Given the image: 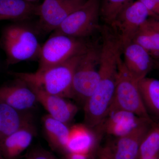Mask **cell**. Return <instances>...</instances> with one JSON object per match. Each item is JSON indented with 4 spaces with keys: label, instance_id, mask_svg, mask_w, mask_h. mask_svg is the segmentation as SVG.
<instances>
[{
    "label": "cell",
    "instance_id": "obj_1",
    "mask_svg": "<svg viewBox=\"0 0 159 159\" xmlns=\"http://www.w3.org/2000/svg\"><path fill=\"white\" fill-rule=\"evenodd\" d=\"M83 54L43 71H36L34 73L9 72V74L14 78L21 80L49 94L72 99L74 72Z\"/></svg>",
    "mask_w": 159,
    "mask_h": 159
},
{
    "label": "cell",
    "instance_id": "obj_2",
    "mask_svg": "<svg viewBox=\"0 0 159 159\" xmlns=\"http://www.w3.org/2000/svg\"><path fill=\"white\" fill-rule=\"evenodd\" d=\"M0 46L6 54V65L9 66L38 60L42 46L33 30L22 24L14 23L3 29Z\"/></svg>",
    "mask_w": 159,
    "mask_h": 159
},
{
    "label": "cell",
    "instance_id": "obj_3",
    "mask_svg": "<svg viewBox=\"0 0 159 159\" xmlns=\"http://www.w3.org/2000/svg\"><path fill=\"white\" fill-rule=\"evenodd\" d=\"M86 39L53 33L41 46L37 71L60 64L85 53L93 43Z\"/></svg>",
    "mask_w": 159,
    "mask_h": 159
},
{
    "label": "cell",
    "instance_id": "obj_4",
    "mask_svg": "<svg viewBox=\"0 0 159 159\" xmlns=\"http://www.w3.org/2000/svg\"><path fill=\"white\" fill-rule=\"evenodd\" d=\"M139 82L127 70L120 57L113 100L109 112L118 110L127 111L152 121L142 100Z\"/></svg>",
    "mask_w": 159,
    "mask_h": 159
},
{
    "label": "cell",
    "instance_id": "obj_5",
    "mask_svg": "<svg viewBox=\"0 0 159 159\" xmlns=\"http://www.w3.org/2000/svg\"><path fill=\"white\" fill-rule=\"evenodd\" d=\"M100 46L92 43L80 59L73 77L72 99L83 105L93 95L99 84Z\"/></svg>",
    "mask_w": 159,
    "mask_h": 159
},
{
    "label": "cell",
    "instance_id": "obj_6",
    "mask_svg": "<svg viewBox=\"0 0 159 159\" xmlns=\"http://www.w3.org/2000/svg\"><path fill=\"white\" fill-rule=\"evenodd\" d=\"M100 0H86L71 13L54 33L86 39L100 31Z\"/></svg>",
    "mask_w": 159,
    "mask_h": 159
},
{
    "label": "cell",
    "instance_id": "obj_7",
    "mask_svg": "<svg viewBox=\"0 0 159 159\" xmlns=\"http://www.w3.org/2000/svg\"><path fill=\"white\" fill-rule=\"evenodd\" d=\"M153 16L139 0L134 1L124 8L109 27L119 39L123 49L133 42L141 26Z\"/></svg>",
    "mask_w": 159,
    "mask_h": 159
},
{
    "label": "cell",
    "instance_id": "obj_8",
    "mask_svg": "<svg viewBox=\"0 0 159 159\" xmlns=\"http://www.w3.org/2000/svg\"><path fill=\"white\" fill-rule=\"evenodd\" d=\"M86 0H44L39 6L37 27L44 33L54 31Z\"/></svg>",
    "mask_w": 159,
    "mask_h": 159
},
{
    "label": "cell",
    "instance_id": "obj_9",
    "mask_svg": "<svg viewBox=\"0 0 159 159\" xmlns=\"http://www.w3.org/2000/svg\"><path fill=\"white\" fill-rule=\"evenodd\" d=\"M38 102L34 91L21 80L15 78L13 81L0 86V103L18 110L31 112Z\"/></svg>",
    "mask_w": 159,
    "mask_h": 159
},
{
    "label": "cell",
    "instance_id": "obj_10",
    "mask_svg": "<svg viewBox=\"0 0 159 159\" xmlns=\"http://www.w3.org/2000/svg\"><path fill=\"white\" fill-rule=\"evenodd\" d=\"M153 122H144L123 136L116 138L111 147H106L112 159L139 158L142 140L152 125Z\"/></svg>",
    "mask_w": 159,
    "mask_h": 159
},
{
    "label": "cell",
    "instance_id": "obj_11",
    "mask_svg": "<svg viewBox=\"0 0 159 159\" xmlns=\"http://www.w3.org/2000/svg\"><path fill=\"white\" fill-rule=\"evenodd\" d=\"M27 84L34 91L38 102L44 107L49 116L67 124L72 122L78 111L76 104L66 98L49 94L37 87Z\"/></svg>",
    "mask_w": 159,
    "mask_h": 159
},
{
    "label": "cell",
    "instance_id": "obj_12",
    "mask_svg": "<svg viewBox=\"0 0 159 159\" xmlns=\"http://www.w3.org/2000/svg\"><path fill=\"white\" fill-rule=\"evenodd\" d=\"M123 63L131 75L138 81L146 77L157 61L137 43H131L122 50Z\"/></svg>",
    "mask_w": 159,
    "mask_h": 159
},
{
    "label": "cell",
    "instance_id": "obj_13",
    "mask_svg": "<svg viewBox=\"0 0 159 159\" xmlns=\"http://www.w3.org/2000/svg\"><path fill=\"white\" fill-rule=\"evenodd\" d=\"M148 121L127 111H110L105 119L97 128L116 138L125 136L140 125Z\"/></svg>",
    "mask_w": 159,
    "mask_h": 159
},
{
    "label": "cell",
    "instance_id": "obj_14",
    "mask_svg": "<svg viewBox=\"0 0 159 159\" xmlns=\"http://www.w3.org/2000/svg\"><path fill=\"white\" fill-rule=\"evenodd\" d=\"M36 134L34 125L20 129L0 142V156L3 159H15L31 145Z\"/></svg>",
    "mask_w": 159,
    "mask_h": 159
},
{
    "label": "cell",
    "instance_id": "obj_15",
    "mask_svg": "<svg viewBox=\"0 0 159 159\" xmlns=\"http://www.w3.org/2000/svg\"><path fill=\"white\" fill-rule=\"evenodd\" d=\"M32 125L34 119L31 112L18 110L0 103V142L17 130Z\"/></svg>",
    "mask_w": 159,
    "mask_h": 159
},
{
    "label": "cell",
    "instance_id": "obj_16",
    "mask_svg": "<svg viewBox=\"0 0 159 159\" xmlns=\"http://www.w3.org/2000/svg\"><path fill=\"white\" fill-rule=\"evenodd\" d=\"M93 129L85 124H77L70 127L65 152L89 156L97 142V135Z\"/></svg>",
    "mask_w": 159,
    "mask_h": 159
},
{
    "label": "cell",
    "instance_id": "obj_17",
    "mask_svg": "<svg viewBox=\"0 0 159 159\" xmlns=\"http://www.w3.org/2000/svg\"><path fill=\"white\" fill-rule=\"evenodd\" d=\"M39 6L26 0H0V21L20 22L38 16Z\"/></svg>",
    "mask_w": 159,
    "mask_h": 159
},
{
    "label": "cell",
    "instance_id": "obj_18",
    "mask_svg": "<svg viewBox=\"0 0 159 159\" xmlns=\"http://www.w3.org/2000/svg\"><path fill=\"white\" fill-rule=\"evenodd\" d=\"M42 121L45 134L50 145L55 149L65 152L70 133L68 124L48 114L43 117Z\"/></svg>",
    "mask_w": 159,
    "mask_h": 159
},
{
    "label": "cell",
    "instance_id": "obj_19",
    "mask_svg": "<svg viewBox=\"0 0 159 159\" xmlns=\"http://www.w3.org/2000/svg\"><path fill=\"white\" fill-rule=\"evenodd\" d=\"M139 85L147 111L159 116V80L145 77L139 80Z\"/></svg>",
    "mask_w": 159,
    "mask_h": 159
},
{
    "label": "cell",
    "instance_id": "obj_20",
    "mask_svg": "<svg viewBox=\"0 0 159 159\" xmlns=\"http://www.w3.org/2000/svg\"><path fill=\"white\" fill-rule=\"evenodd\" d=\"M141 46L157 61H159V32L143 24L133 40Z\"/></svg>",
    "mask_w": 159,
    "mask_h": 159
},
{
    "label": "cell",
    "instance_id": "obj_21",
    "mask_svg": "<svg viewBox=\"0 0 159 159\" xmlns=\"http://www.w3.org/2000/svg\"><path fill=\"white\" fill-rule=\"evenodd\" d=\"M159 154V123L153 124L142 140L139 159H150Z\"/></svg>",
    "mask_w": 159,
    "mask_h": 159
},
{
    "label": "cell",
    "instance_id": "obj_22",
    "mask_svg": "<svg viewBox=\"0 0 159 159\" xmlns=\"http://www.w3.org/2000/svg\"><path fill=\"white\" fill-rule=\"evenodd\" d=\"M134 0H101L100 16L106 25L109 26L120 12Z\"/></svg>",
    "mask_w": 159,
    "mask_h": 159
},
{
    "label": "cell",
    "instance_id": "obj_23",
    "mask_svg": "<svg viewBox=\"0 0 159 159\" xmlns=\"http://www.w3.org/2000/svg\"><path fill=\"white\" fill-rule=\"evenodd\" d=\"M27 159H56L49 152L42 149H35L30 153Z\"/></svg>",
    "mask_w": 159,
    "mask_h": 159
},
{
    "label": "cell",
    "instance_id": "obj_24",
    "mask_svg": "<svg viewBox=\"0 0 159 159\" xmlns=\"http://www.w3.org/2000/svg\"><path fill=\"white\" fill-rule=\"evenodd\" d=\"M153 15L159 16V0H139Z\"/></svg>",
    "mask_w": 159,
    "mask_h": 159
},
{
    "label": "cell",
    "instance_id": "obj_25",
    "mask_svg": "<svg viewBox=\"0 0 159 159\" xmlns=\"http://www.w3.org/2000/svg\"><path fill=\"white\" fill-rule=\"evenodd\" d=\"M145 23L151 28L159 32V16H151Z\"/></svg>",
    "mask_w": 159,
    "mask_h": 159
},
{
    "label": "cell",
    "instance_id": "obj_26",
    "mask_svg": "<svg viewBox=\"0 0 159 159\" xmlns=\"http://www.w3.org/2000/svg\"><path fill=\"white\" fill-rule=\"evenodd\" d=\"M89 156L80 154L67 153L65 159H89Z\"/></svg>",
    "mask_w": 159,
    "mask_h": 159
},
{
    "label": "cell",
    "instance_id": "obj_27",
    "mask_svg": "<svg viewBox=\"0 0 159 159\" xmlns=\"http://www.w3.org/2000/svg\"><path fill=\"white\" fill-rule=\"evenodd\" d=\"M98 159H112L106 148H103L99 151Z\"/></svg>",
    "mask_w": 159,
    "mask_h": 159
},
{
    "label": "cell",
    "instance_id": "obj_28",
    "mask_svg": "<svg viewBox=\"0 0 159 159\" xmlns=\"http://www.w3.org/2000/svg\"><path fill=\"white\" fill-rule=\"evenodd\" d=\"M150 159H159V154L157 155L156 156Z\"/></svg>",
    "mask_w": 159,
    "mask_h": 159
},
{
    "label": "cell",
    "instance_id": "obj_29",
    "mask_svg": "<svg viewBox=\"0 0 159 159\" xmlns=\"http://www.w3.org/2000/svg\"><path fill=\"white\" fill-rule=\"evenodd\" d=\"M26 1H28V2H33V1H35V0H26Z\"/></svg>",
    "mask_w": 159,
    "mask_h": 159
},
{
    "label": "cell",
    "instance_id": "obj_30",
    "mask_svg": "<svg viewBox=\"0 0 159 159\" xmlns=\"http://www.w3.org/2000/svg\"><path fill=\"white\" fill-rule=\"evenodd\" d=\"M157 64L159 66V61H157Z\"/></svg>",
    "mask_w": 159,
    "mask_h": 159
},
{
    "label": "cell",
    "instance_id": "obj_31",
    "mask_svg": "<svg viewBox=\"0 0 159 159\" xmlns=\"http://www.w3.org/2000/svg\"><path fill=\"white\" fill-rule=\"evenodd\" d=\"M0 159H3L2 158V157L1 156H0Z\"/></svg>",
    "mask_w": 159,
    "mask_h": 159
}]
</instances>
